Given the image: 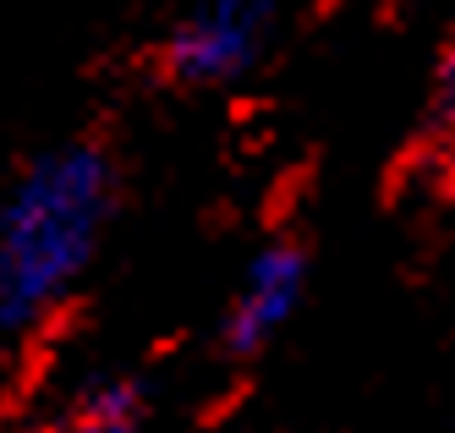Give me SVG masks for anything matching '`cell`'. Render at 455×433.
I'll return each instance as SVG.
<instances>
[{"label":"cell","instance_id":"6da1fadb","mask_svg":"<svg viewBox=\"0 0 455 433\" xmlns=\"http://www.w3.org/2000/svg\"><path fill=\"white\" fill-rule=\"evenodd\" d=\"M121 214V159L105 138H60L0 192V341H28L77 296Z\"/></svg>","mask_w":455,"mask_h":433},{"label":"cell","instance_id":"7a4b0ae2","mask_svg":"<svg viewBox=\"0 0 455 433\" xmlns=\"http://www.w3.org/2000/svg\"><path fill=\"white\" fill-rule=\"evenodd\" d=\"M275 28H280V12L264 6V0H204V6L181 12L159 33L154 72L187 93L236 88L264 66Z\"/></svg>","mask_w":455,"mask_h":433},{"label":"cell","instance_id":"3957f363","mask_svg":"<svg viewBox=\"0 0 455 433\" xmlns=\"http://www.w3.org/2000/svg\"><path fill=\"white\" fill-rule=\"evenodd\" d=\"M307 280H313V258L297 237H275L264 242L247 269L231 291V302H225V318H220V346L231 362H252L264 357L280 335L285 324L297 318L302 296H307Z\"/></svg>","mask_w":455,"mask_h":433},{"label":"cell","instance_id":"277c9868","mask_svg":"<svg viewBox=\"0 0 455 433\" xmlns=\"http://www.w3.org/2000/svg\"><path fill=\"white\" fill-rule=\"evenodd\" d=\"M148 384L138 373H100L72 389L60 406V433H143Z\"/></svg>","mask_w":455,"mask_h":433},{"label":"cell","instance_id":"5b68a950","mask_svg":"<svg viewBox=\"0 0 455 433\" xmlns=\"http://www.w3.org/2000/svg\"><path fill=\"white\" fill-rule=\"evenodd\" d=\"M434 126L455 143V33L439 55V72H434Z\"/></svg>","mask_w":455,"mask_h":433}]
</instances>
